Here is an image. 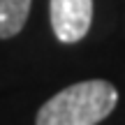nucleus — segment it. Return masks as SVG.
<instances>
[{
	"instance_id": "obj_1",
	"label": "nucleus",
	"mask_w": 125,
	"mask_h": 125,
	"mask_svg": "<svg viewBox=\"0 0 125 125\" xmlns=\"http://www.w3.org/2000/svg\"><path fill=\"white\" fill-rule=\"evenodd\" d=\"M118 90L104 79L72 83L37 111L35 125H97L116 109Z\"/></svg>"
},
{
	"instance_id": "obj_2",
	"label": "nucleus",
	"mask_w": 125,
	"mask_h": 125,
	"mask_svg": "<svg viewBox=\"0 0 125 125\" xmlns=\"http://www.w3.org/2000/svg\"><path fill=\"white\" fill-rule=\"evenodd\" d=\"M49 16L58 42H81L93 23V0H49Z\"/></svg>"
},
{
	"instance_id": "obj_3",
	"label": "nucleus",
	"mask_w": 125,
	"mask_h": 125,
	"mask_svg": "<svg viewBox=\"0 0 125 125\" xmlns=\"http://www.w3.org/2000/svg\"><path fill=\"white\" fill-rule=\"evenodd\" d=\"M32 0H0V40L19 35L30 14Z\"/></svg>"
}]
</instances>
